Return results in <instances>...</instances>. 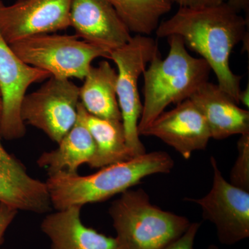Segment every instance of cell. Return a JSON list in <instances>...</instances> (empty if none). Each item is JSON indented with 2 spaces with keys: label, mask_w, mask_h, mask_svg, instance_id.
<instances>
[{
  "label": "cell",
  "mask_w": 249,
  "mask_h": 249,
  "mask_svg": "<svg viewBox=\"0 0 249 249\" xmlns=\"http://www.w3.org/2000/svg\"><path fill=\"white\" fill-rule=\"evenodd\" d=\"M249 19L224 2L202 8H181L160 23V38L179 36L186 47L200 55L213 71L218 86L239 103L242 76L230 67L232 49L249 34Z\"/></svg>",
  "instance_id": "obj_1"
},
{
  "label": "cell",
  "mask_w": 249,
  "mask_h": 249,
  "mask_svg": "<svg viewBox=\"0 0 249 249\" xmlns=\"http://www.w3.org/2000/svg\"><path fill=\"white\" fill-rule=\"evenodd\" d=\"M175 162L169 154L156 151L103 167L92 175L61 172L46 181L51 205L58 211L107 200L138 184L147 176L170 173Z\"/></svg>",
  "instance_id": "obj_2"
},
{
  "label": "cell",
  "mask_w": 249,
  "mask_h": 249,
  "mask_svg": "<svg viewBox=\"0 0 249 249\" xmlns=\"http://www.w3.org/2000/svg\"><path fill=\"white\" fill-rule=\"evenodd\" d=\"M166 39L170 47L166 58L162 59L160 52L156 54L142 73L144 101L139 136L170 105L189 99L209 81L211 69L206 60L192 56L179 36Z\"/></svg>",
  "instance_id": "obj_3"
},
{
  "label": "cell",
  "mask_w": 249,
  "mask_h": 249,
  "mask_svg": "<svg viewBox=\"0 0 249 249\" xmlns=\"http://www.w3.org/2000/svg\"><path fill=\"white\" fill-rule=\"evenodd\" d=\"M116 249H165L189 228L188 218L150 203L144 190H127L111 203Z\"/></svg>",
  "instance_id": "obj_4"
},
{
  "label": "cell",
  "mask_w": 249,
  "mask_h": 249,
  "mask_svg": "<svg viewBox=\"0 0 249 249\" xmlns=\"http://www.w3.org/2000/svg\"><path fill=\"white\" fill-rule=\"evenodd\" d=\"M23 62L58 79L84 80L98 58H109V52L76 35L55 34L32 36L10 45Z\"/></svg>",
  "instance_id": "obj_5"
},
{
  "label": "cell",
  "mask_w": 249,
  "mask_h": 249,
  "mask_svg": "<svg viewBox=\"0 0 249 249\" xmlns=\"http://www.w3.org/2000/svg\"><path fill=\"white\" fill-rule=\"evenodd\" d=\"M160 53L155 40L136 35L109 55L117 67L116 96L124 124L126 143L132 157L146 153L139 139L138 125L142 110L139 79L154 56Z\"/></svg>",
  "instance_id": "obj_6"
},
{
  "label": "cell",
  "mask_w": 249,
  "mask_h": 249,
  "mask_svg": "<svg viewBox=\"0 0 249 249\" xmlns=\"http://www.w3.org/2000/svg\"><path fill=\"white\" fill-rule=\"evenodd\" d=\"M79 87L70 79L50 77L39 89L26 94L21 106L24 124L40 129L59 143L76 124Z\"/></svg>",
  "instance_id": "obj_7"
},
{
  "label": "cell",
  "mask_w": 249,
  "mask_h": 249,
  "mask_svg": "<svg viewBox=\"0 0 249 249\" xmlns=\"http://www.w3.org/2000/svg\"><path fill=\"white\" fill-rule=\"evenodd\" d=\"M213 186L200 199H186L200 206L202 217L214 224L218 240L224 245H233L249 237V192L227 181L211 157Z\"/></svg>",
  "instance_id": "obj_8"
},
{
  "label": "cell",
  "mask_w": 249,
  "mask_h": 249,
  "mask_svg": "<svg viewBox=\"0 0 249 249\" xmlns=\"http://www.w3.org/2000/svg\"><path fill=\"white\" fill-rule=\"evenodd\" d=\"M71 0H0V35L9 45L71 27Z\"/></svg>",
  "instance_id": "obj_9"
},
{
  "label": "cell",
  "mask_w": 249,
  "mask_h": 249,
  "mask_svg": "<svg viewBox=\"0 0 249 249\" xmlns=\"http://www.w3.org/2000/svg\"><path fill=\"white\" fill-rule=\"evenodd\" d=\"M51 77L47 72L23 62L0 35V91L2 113L0 136L6 140L24 137L25 124L21 117V106L28 88Z\"/></svg>",
  "instance_id": "obj_10"
},
{
  "label": "cell",
  "mask_w": 249,
  "mask_h": 249,
  "mask_svg": "<svg viewBox=\"0 0 249 249\" xmlns=\"http://www.w3.org/2000/svg\"><path fill=\"white\" fill-rule=\"evenodd\" d=\"M140 136L160 139L185 160L193 152L205 150L211 139L204 116L190 99L178 103L170 111H163Z\"/></svg>",
  "instance_id": "obj_11"
},
{
  "label": "cell",
  "mask_w": 249,
  "mask_h": 249,
  "mask_svg": "<svg viewBox=\"0 0 249 249\" xmlns=\"http://www.w3.org/2000/svg\"><path fill=\"white\" fill-rule=\"evenodd\" d=\"M70 18L78 38L109 53L125 45L132 37L106 0H71Z\"/></svg>",
  "instance_id": "obj_12"
},
{
  "label": "cell",
  "mask_w": 249,
  "mask_h": 249,
  "mask_svg": "<svg viewBox=\"0 0 249 249\" xmlns=\"http://www.w3.org/2000/svg\"><path fill=\"white\" fill-rule=\"evenodd\" d=\"M0 136V204L15 211L45 213L50 199L45 182L32 178L3 146Z\"/></svg>",
  "instance_id": "obj_13"
},
{
  "label": "cell",
  "mask_w": 249,
  "mask_h": 249,
  "mask_svg": "<svg viewBox=\"0 0 249 249\" xmlns=\"http://www.w3.org/2000/svg\"><path fill=\"white\" fill-rule=\"evenodd\" d=\"M204 116L211 138L222 140L249 133V111L242 109L217 85L208 81L190 97Z\"/></svg>",
  "instance_id": "obj_14"
},
{
  "label": "cell",
  "mask_w": 249,
  "mask_h": 249,
  "mask_svg": "<svg viewBox=\"0 0 249 249\" xmlns=\"http://www.w3.org/2000/svg\"><path fill=\"white\" fill-rule=\"evenodd\" d=\"M81 206L58 210L47 214L40 224L50 242V249H116L115 237L86 227L82 222Z\"/></svg>",
  "instance_id": "obj_15"
},
{
  "label": "cell",
  "mask_w": 249,
  "mask_h": 249,
  "mask_svg": "<svg viewBox=\"0 0 249 249\" xmlns=\"http://www.w3.org/2000/svg\"><path fill=\"white\" fill-rule=\"evenodd\" d=\"M117 71L109 62L91 67L79 88L80 103L91 115L122 121L116 96Z\"/></svg>",
  "instance_id": "obj_16"
},
{
  "label": "cell",
  "mask_w": 249,
  "mask_h": 249,
  "mask_svg": "<svg viewBox=\"0 0 249 249\" xmlns=\"http://www.w3.org/2000/svg\"><path fill=\"white\" fill-rule=\"evenodd\" d=\"M78 119L89 130L96 146L94 155L89 164L91 168H102L133 158L126 143L122 121L91 115L80 103Z\"/></svg>",
  "instance_id": "obj_17"
},
{
  "label": "cell",
  "mask_w": 249,
  "mask_h": 249,
  "mask_svg": "<svg viewBox=\"0 0 249 249\" xmlns=\"http://www.w3.org/2000/svg\"><path fill=\"white\" fill-rule=\"evenodd\" d=\"M58 144L56 149L43 152L37 160L38 166L47 170L49 175L78 173L82 165L89 164L96 151L89 130L78 119Z\"/></svg>",
  "instance_id": "obj_18"
},
{
  "label": "cell",
  "mask_w": 249,
  "mask_h": 249,
  "mask_svg": "<svg viewBox=\"0 0 249 249\" xmlns=\"http://www.w3.org/2000/svg\"><path fill=\"white\" fill-rule=\"evenodd\" d=\"M130 33L149 36L172 9L171 0H106Z\"/></svg>",
  "instance_id": "obj_19"
},
{
  "label": "cell",
  "mask_w": 249,
  "mask_h": 249,
  "mask_svg": "<svg viewBox=\"0 0 249 249\" xmlns=\"http://www.w3.org/2000/svg\"><path fill=\"white\" fill-rule=\"evenodd\" d=\"M237 150L238 156L231 172L230 183L249 192V133L241 135Z\"/></svg>",
  "instance_id": "obj_20"
},
{
  "label": "cell",
  "mask_w": 249,
  "mask_h": 249,
  "mask_svg": "<svg viewBox=\"0 0 249 249\" xmlns=\"http://www.w3.org/2000/svg\"><path fill=\"white\" fill-rule=\"evenodd\" d=\"M200 226V223H191L186 231L165 249H194L195 240Z\"/></svg>",
  "instance_id": "obj_21"
},
{
  "label": "cell",
  "mask_w": 249,
  "mask_h": 249,
  "mask_svg": "<svg viewBox=\"0 0 249 249\" xmlns=\"http://www.w3.org/2000/svg\"><path fill=\"white\" fill-rule=\"evenodd\" d=\"M17 213L15 210L9 209L0 204V245L5 231Z\"/></svg>",
  "instance_id": "obj_22"
},
{
  "label": "cell",
  "mask_w": 249,
  "mask_h": 249,
  "mask_svg": "<svg viewBox=\"0 0 249 249\" xmlns=\"http://www.w3.org/2000/svg\"><path fill=\"white\" fill-rule=\"evenodd\" d=\"M181 8H202L217 6L226 2V0H171Z\"/></svg>",
  "instance_id": "obj_23"
},
{
  "label": "cell",
  "mask_w": 249,
  "mask_h": 249,
  "mask_svg": "<svg viewBox=\"0 0 249 249\" xmlns=\"http://www.w3.org/2000/svg\"><path fill=\"white\" fill-rule=\"evenodd\" d=\"M226 3L238 14L241 11L249 12V0H226Z\"/></svg>",
  "instance_id": "obj_24"
},
{
  "label": "cell",
  "mask_w": 249,
  "mask_h": 249,
  "mask_svg": "<svg viewBox=\"0 0 249 249\" xmlns=\"http://www.w3.org/2000/svg\"><path fill=\"white\" fill-rule=\"evenodd\" d=\"M249 86L247 85V88L244 90H241L239 94V103H242L244 106L249 108Z\"/></svg>",
  "instance_id": "obj_25"
},
{
  "label": "cell",
  "mask_w": 249,
  "mask_h": 249,
  "mask_svg": "<svg viewBox=\"0 0 249 249\" xmlns=\"http://www.w3.org/2000/svg\"><path fill=\"white\" fill-rule=\"evenodd\" d=\"M2 113V98H1V91H0V119Z\"/></svg>",
  "instance_id": "obj_26"
},
{
  "label": "cell",
  "mask_w": 249,
  "mask_h": 249,
  "mask_svg": "<svg viewBox=\"0 0 249 249\" xmlns=\"http://www.w3.org/2000/svg\"><path fill=\"white\" fill-rule=\"evenodd\" d=\"M207 249H219L217 246L214 245H210L209 247H208Z\"/></svg>",
  "instance_id": "obj_27"
}]
</instances>
